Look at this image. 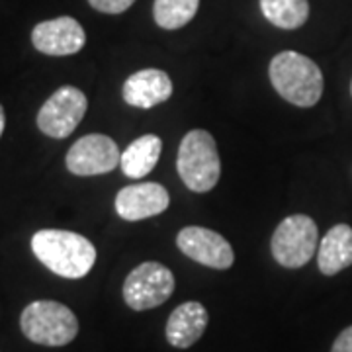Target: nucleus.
<instances>
[{
    "instance_id": "f257e3e1",
    "label": "nucleus",
    "mask_w": 352,
    "mask_h": 352,
    "mask_svg": "<svg viewBox=\"0 0 352 352\" xmlns=\"http://www.w3.org/2000/svg\"><path fill=\"white\" fill-rule=\"evenodd\" d=\"M32 251L53 274L85 278L96 263V247L82 235L63 229H41L32 237Z\"/></svg>"
},
{
    "instance_id": "f03ea898",
    "label": "nucleus",
    "mask_w": 352,
    "mask_h": 352,
    "mask_svg": "<svg viewBox=\"0 0 352 352\" xmlns=\"http://www.w3.org/2000/svg\"><path fill=\"white\" fill-rule=\"evenodd\" d=\"M268 75L278 94L294 106L311 108L323 96V73L302 53H278L270 61Z\"/></svg>"
},
{
    "instance_id": "7ed1b4c3",
    "label": "nucleus",
    "mask_w": 352,
    "mask_h": 352,
    "mask_svg": "<svg viewBox=\"0 0 352 352\" xmlns=\"http://www.w3.org/2000/svg\"><path fill=\"white\" fill-rule=\"evenodd\" d=\"M176 170L182 182L196 194L210 192L221 175V161L212 133L206 129H192L178 147Z\"/></svg>"
},
{
    "instance_id": "20e7f679",
    "label": "nucleus",
    "mask_w": 352,
    "mask_h": 352,
    "mask_svg": "<svg viewBox=\"0 0 352 352\" xmlns=\"http://www.w3.org/2000/svg\"><path fill=\"white\" fill-rule=\"evenodd\" d=\"M24 337L43 346H65L78 335L76 315L59 302L39 300L25 305L20 315Z\"/></svg>"
},
{
    "instance_id": "39448f33",
    "label": "nucleus",
    "mask_w": 352,
    "mask_h": 352,
    "mask_svg": "<svg viewBox=\"0 0 352 352\" xmlns=\"http://www.w3.org/2000/svg\"><path fill=\"white\" fill-rule=\"evenodd\" d=\"M317 245L319 233L314 219L309 215L296 214L280 221L270 241V251L284 268H302L314 258Z\"/></svg>"
},
{
    "instance_id": "423d86ee",
    "label": "nucleus",
    "mask_w": 352,
    "mask_h": 352,
    "mask_svg": "<svg viewBox=\"0 0 352 352\" xmlns=\"http://www.w3.org/2000/svg\"><path fill=\"white\" fill-rule=\"evenodd\" d=\"M175 274L161 263L147 261L135 266L124 282V300L135 311L163 305L175 292Z\"/></svg>"
},
{
    "instance_id": "0eeeda50",
    "label": "nucleus",
    "mask_w": 352,
    "mask_h": 352,
    "mask_svg": "<svg viewBox=\"0 0 352 352\" xmlns=\"http://www.w3.org/2000/svg\"><path fill=\"white\" fill-rule=\"evenodd\" d=\"M87 108L88 100L82 90L69 85L61 87L39 108V131L53 139L69 138L82 122Z\"/></svg>"
},
{
    "instance_id": "6e6552de",
    "label": "nucleus",
    "mask_w": 352,
    "mask_h": 352,
    "mask_svg": "<svg viewBox=\"0 0 352 352\" xmlns=\"http://www.w3.org/2000/svg\"><path fill=\"white\" fill-rule=\"evenodd\" d=\"M120 161L122 151L112 138L90 133L69 149L65 164L76 176H96L112 173L116 166H120Z\"/></svg>"
},
{
    "instance_id": "1a4fd4ad",
    "label": "nucleus",
    "mask_w": 352,
    "mask_h": 352,
    "mask_svg": "<svg viewBox=\"0 0 352 352\" xmlns=\"http://www.w3.org/2000/svg\"><path fill=\"white\" fill-rule=\"evenodd\" d=\"M176 245L188 258L215 270H227L235 261V254L226 237L208 227L190 226L180 229Z\"/></svg>"
},
{
    "instance_id": "9d476101",
    "label": "nucleus",
    "mask_w": 352,
    "mask_h": 352,
    "mask_svg": "<svg viewBox=\"0 0 352 352\" xmlns=\"http://www.w3.org/2000/svg\"><path fill=\"white\" fill-rule=\"evenodd\" d=\"M32 43L43 55L67 57V55H75L85 47L87 34L75 18L61 16L55 20L39 22L32 32Z\"/></svg>"
},
{
    "instance_id": "9b49d317",
    "label": "nucleus",
    "mask_w": 352,
    "mask_h": 352,
    "mask_svg": "<svg viewBox=\"0 0 352 352\" xmlns=\"http://www.w3.org/2000/svg\"><path fill=\"white\" fill-rule=\"evenodd\" d=\"M170 204V196L164 186L157 182L131 184L118 192L116 196V212L126 221H141L153 215L163 214Z\"/></svg>"
},
{
    "instance_id": "f8f14e48",
    "label": "nucleus",
    "mask_w": 352,
    "mask_h": 352,
    "mask_svg": "<svg viewBox=\"0 0 352 352\" xmlns=\"http://www.w3.org/2000/svg\"><path fill=\"white\" fill-rule=\"evenodd\" d=\"M173 96V80L161 69H143L124 82V100L133 108L149 110Z\"/></svg>"
},
{
    "instance_id": "ddd939ff",
    "label": "nucleus",
    "mask_w": 352,
    "mask_h": 352,
    "mask_svg": "<svg viewBox=\"0 0 352 352\" xmlns=\"http://www.w3.org/2000/svg\"><path fill=\"white\" fill-rule=\"evenodd\" d=\"M208 327V311L200 302L180 303L166 321V340L176 349L196 344Z\"/></svg>"
},
{
    "instance_id": "4468645a",
    "label": "nucleus",
    "mask_w": 352,
    "mask_h": 352,
    "mask_svg": "<svg viewBox=\"0 0 352 352\" xmlns=\"http://www.w3.org/2000/svg\"><path fill=\"white\" fill-rule=\"evenodd\" d=\"M317 264L325 276H335L352 264V227L346 223L331 227L319 243Z\"/></svg>"
},
{
    "instance_id": "2eb2a0df",
    "label": "nucleus",
    "mask_w": 352,
    "mask_h": 352,
    "mask_svg": "<svg viewBox=\"0 0 352 352\" xmlns=\"http://www.w3.org/2000/svg\"><path fill=\"white\" fill-rule=\"evenodd\" d=\"M163 151V141L157 135H143L133 143L127 145V149L122 153L120 166L124 175L129 178H143L151 173L155 164L159 163V157Z\"/></svg>"
},
{
    "instance_id": "dca6fc26",
    "label": "nucleus",
    "mask_w": 352,
    "mask_h": 352,
    "mask_svg": "<svg viewBox=\"0 0 352 352\" xmlns=\"http://www.w3.org/2000/svg\"><path fill=\"white\" fill-rule=\"evenodd\" d=\"M264 18L282 30L302 28L309 18L307 0H261Z\"/></svg>"
},
{
    "instance_id": "f3484780",
    "label": "nucleus",
    "mask_w": 352,
    "mask_h": 352,
    "mask_svg": "<svg viewBox=\"0 0 352 352\" xmlns=\"http://www.w3.org/2000/svg\"><path fill=\"white\" fill-rule=\"evenodd\" d=\"M200 0H155L153 16L163 30H178L196 16Z\"/></svg>"
},
{
    "instance_id": "a211bd4d",
    "label": "nucleus",
    "mask_w": 352,
    "mask_h": 352,
    "mask_svg": "<svg viewBox=\"0 0 352 352\" xmlns=\"http://www.w3.org/2000/svg\"><path fill=\"white\" fill-rule=\"evenodd\" d=\"M135 0H88V4L104 14H122L133 4Z\"/></svg>"
},
{
    "instance_id": "6ab92c4d",
    "label": "nucleus",
    "mask_w": 352,
    "mask_h": 352,
    "mask_svg": "<svg viewBox=\"0 0 352 352\" xmlns=\"http://www.w3.org/2000/svg\"><path fill=\"white\" fill-rule=\"evenodd\" d=\"M331 352H352V325L344 329L337 337Z\"/></svg>"
},
{
    "instance_id": "aec40b11",
    "label": "nucleus",
    "mask_w": 352,
    "mask_h": 352,
    "mask_svg": "<svg viewBox=\"0 0 352 352\" xmlns=\"http://www.w3.org/2000/svg\"><path fill=\"white\" fill-rule=\"evenodd\" d=\"M4 124H6V120H4V108L0 106V138H2V131H4Z\"/></svg>"
},
{
    "instance_id": "412c9836",
    "label": "nucleus",
    "mask_w": 352,
    "mask_h": 352,
    "mask_svg": "<svg viewBox=\"0 0 352 352\" xmlns=\"http://www.w3.org/2000/svg\"><path fill=\"white\" fill-rule=\"evenodd\" d=\"M351 92H352V82H351Z\"/></svg>"
}]
</instances>
